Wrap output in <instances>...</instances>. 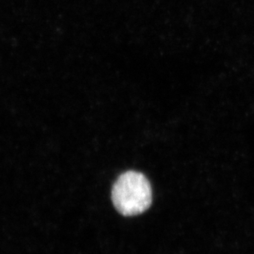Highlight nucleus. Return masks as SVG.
Listing matches in <instances>:
<instances>
[{
    "label": "nucleus",
    "instance_id": "obj_1",
    "mask_svg": "<svg viewBox=\"0 0 254 254\" xmlns=\"http://www.w3.org/2000/svg\"><path fill=\"white\" fill-rule=\"evenodd\" d=\"M115 208L124 216H137L151 206L152 190L147 178L141 173L129 170L120 175L112 190Z\"/></svg>",
    "mask_w": 254,
    "mask_h": 254
}]
</instances>
